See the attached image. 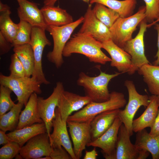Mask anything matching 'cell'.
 <instances>
[{"label": "cell", "instance_id": "30", "mask_svg": "<svg viewBox=\"0 0 159 159\" xmlns=\"http://www.w3.org/2000/svg\"><path fill=\"white\" fill-rule=\"evenodd\" d=\"M0 13V32L8 41L12 43L17 33L18 24L15 23L11 19L10 9Z\"/></svg>", "mask_w": 159, "mask_h": 159}, {"label": "cell", "instance_id": "36", "mask_svg": "<svg viewBox=\"0 0 159 159\" xmlns=\"http://www.w3.org/2000/svg\"><path fill=\"white\" fill-rule=\"evenodd\" d=\"M9 69V76L19 78L25 76V71L21 62L16 55L14 53L11 57V63Z\"/></svg>", "mask_w": 159, "mask_h": 159}, {"label": "cell", "instance_id": "44", "mask_svg": "<svg viewBox=\"0 0 159 159\" xmlns=\"http://www.w3.org/2000/svg\"><path fill=\"white\" fill-rule=\"evenodd\" d=\"M10 9V7L6 4L2 3L0 1V13L6 11Z\"/></svg>", "mask_w": 159, "mask_h": 159}, {"label": "cell", "instance_id": "32", "mask_svg": "<svg viewBox=\"0 0 159 159\" xmlns=\"http://www.w3.org/2000/svg\"><path fill=\"white\" fill-rule=\"evenodd\" d=\"M18 28L14 40L11 43L12 47L29 44L30 42L32 26L26 21L20 20L18 23Z\"/></svg>", "mask_w": 159, "mask_h": 159}, {"label": "cell", "instance_id": "45", "mask_svg": "<svg viewBox=\"0 0 159 159\" xmlns=\"http://www.w3.org/2000/svg\"><path fill=\"white\" fill-rule=\"evenodd\" d=\"M158 21H159V17H158V18L157 19H156V20H155V21H154L153 23H151V24H148V27L152 25L155 24H156V22H158Z\"/></svg>", "mask_w": 159, "mask_h": 159}, {"label": "cell", "instance_id": "19", "mask_svg": "<svg viewBox=\"0 0 159 159\" xmlns=\"http://www.w3.org/2000/svg\"><path fill=\"white\" fill-rule=\"evenodd\" d=\"M16 0L19 5L17 12L20 20L27 22L32 26L40 27L46 30L47 26L37 4L29 0Z\"/></svg>", "mask_w": 159, "mask_h": 159}, {"label": "cell", "instance_id": "8", "mask_svg": "<svg viewBox=\"0 0 159 159\" xmlns=\"http://www.w3.org/2000/svg\"><path fill=\"white\" fill-rule=\"evenodd\" d=\"M45 29L38 26H33L30 44L32 49L34 65L32 77L40 84L47 85L50 82L46 78L43 71L42 59L45 47L50 46L51 43L47 38Z\"/></svg>", "mask_w": 159, "mask_h": 159}, {"label": "cell", "instance_id": "9", "mask_svg": "<svg viewBox=\"0 0 159 159\" xmlns=\"http://www.w3.org/2000/svg\"><path fill=\"white\" fill-rule=\"evenodd\" d=\"M140 29L137 35L127 42L123 49L131 56L132 67L127 72L129 75L134 74L143 65L150 64L145 54L144 36L148 27L145 19L140 22Z\"/></svg>", "mask_w": 159, "mask_h": 159}, {"label": "cell", "instance_id": "5", "mask_svg": "<svg viewBox=\"0 0 159 159\" xmlns=\"http://www.w3.org/2000/svg\"><path fill=\"white\" fill-rule=\"evenodd\" d=\"M145 6H143L133 15L118 18L109 29L113 42L123 49L125 43L132 38V33L137 26L145 18Z\"/></svg>", "mask_w": 159, "mask_h": 159}, {"label": "cell", "instance_id": "16", "mask_svg": "<svg viewBox=\"0 0 159 159\" xmlns=\"http://www.w3.org/2000/svg\"><path fill=\"white\" fill-rule=\"evenodd\" d=\"M67 122L62 119L57 107L55 116L52 121L53 132L49 137V141L52 147L62 146L72 159H76L67 131Z\"/></svg>", "mask_w": 159, "mask_h": 159}, {"label": "cell", "instance_id": "34", "mask_svg": "<svg viewBox=\"0 0 159 159\" xmlns=\"http://www.w3.org/2000/svg\"><path fill=\"white\" fill-rule=\"evenodd\" d=\"M145 4V19L152 23L159 16V0H143Z\"/></svg>", "mask_w": 159, "mask_h": 159}, {"label": "cell", "instance_id": "15", "mask_svg": "<svg viewBox=\"0 0 159 159\" xmlns=\"http://www.w3.org/2000/svg\"><path fill=\"white\" fill-rule=\"evenodd\" d=\"M92 120L82 122L67 121L76 159L80 158L83 150L91 141L90 125Z\"/></svg>", "mask_w": 159, "mask_h": 159}, {"label": "cell", "instance_id": "14", "mask_svg": "<svg viewBox=\"0 0 159 159\" xmlns=\"http://www.w3.org/2000/svg\"><path fill=\"white\" fill-rule=\"evenodd\" d=\"M83 17L82 25L77 33L90 35L102 42L111 39L109 28L97 18L91 4H89Z\"/></svg>", "mask_w": 159, "mask_h": 159}, {"label": "cell", "instance_id": "37", "mask_svg": "<svg viewBox=\"0 0 159 159\" xmlns=\"http://www.w3.org/2000/svg\"><path fill=\"white\" fill-rule=\"evenodd\" d=\"M50 156L52 159H72V157L62 146L52 147Z\"/></svg>", "mask_w": 159, "mask_h": 159}, {"label": "cell", "instance_id": "31", "mask_svg": "<svg viewBox=\"0 0 159 159\" xmlns=\"http://www.w3.org/2000/svg\"><path fill=\"white\" fill-rule=\"evenodd\" d=\"M92 9L97 18L109 29L120 17L116 12L100 3H95Z\"/></svg>", "mask_w": 159, "mask_h": 159}, {"label": "cell", "instance_id": "22", "mask_svg": "<svg viewBox=\"0 0 159 159\" xmlns=\"http://www.w3.org/2000/svg\"><path fill=\"white\" fill-rule=\"evenodd\" d=\"M150 102L143 113L137 118L133 120L132 127L133 132H137L148 127L151 128L157 115L159 105L157 96L149 97Z\"/></svg>", "mask_w": 159, "mask_h": 159}, {"label": "cell", "instance_id": "41", "mask_svg": "<svg viewBox=\"0 0 159 159\" xmlns=\"http://www.w3.org/2000/svg\"><path fill=\"white\" fill-rule=\"evenodd\" d=\"M98 155L96 149L95 148L91 151H86L84 159H96Z\"/></svg>", "mask_w": 159, "mask_h": 159}, {"label": "cell", "instance_id": "42", "mask_svg": "<svg viewBox=\"0 0 159 159\" xmlns=\"http://www.w3.org/2000/svg\"><path fill=\"white\" fill-rule=\"evenodd\" d=\"M5 132L1 130H0V145H4L10 141Z\"/></svg>", "mask_w": 159, "mask_h": 159}, {"label": "cell", "instance_id": "39", "mask_svg": "<svg viewBox=\"0 0 159 159\" xmlns=\"http://www.w3.org/2000/svg\"><path fill=\"white\" fill-rule=\"evenodd\" d=\"M149 132L150 134L153 136H155L159 134V108L158 114Z\"/></svg>", "mask_w": 159, "mask_h": 159}, {"label": "cell", "instance_id": "10", "mask_svg": "<svg viewBox=\"0 0 159 159\" xmlns=\"http://www.w3.org/2000/svg\"><path fill=\"white\" fill-rule=\"evenodd\" d=\"M64 90L63 83L57 82L51 95L47 98L38 97L37 108L41 118L44 123L49 137L52 127L55 111L59 105L62 92Z\"/></svg>", "mask_w": 159, "mask_h": 159}, {"label": "cell", "instance_id": "4", "mask_svg": "<svg viewBox=\"0 0 159 159\" xmlns=\"http://www.w3.org/2000/svg\"><path fill=\"white\" fill-rule=\"evenodd\" d=\"M126 100L124 94L116 91L111 92L109 100L100 102H92L68 118L67 121L82 122L92 119L99 114L124 107Z\"/></svg>", "mask_w": 159, "mask_h": 159}, {"label": "cell", "instance_id": "33", "mask_svg": "<svg viewBox=\"0 0 159 159\" xmlns=\"http://www.w3.org/2000/svg\"><path fill=\"white\" fill-rule=\"evenodd\" d=\"M12 92L9 87L0 85V116L9 111L15 105L11 98Z\"/></svg>", "mask_w": 159, "mask_h": 159}, {"label": "cell", "instance_id": "12", "mask_svg": "<svg viewBox=\"0 0 159 159\" xmlns=\"http://www.w3.org/2000/svg\"><path fill=\"white\" fill-rule=\"evenodd\" d=\"M129 134L124 124L118 131L115 159H145L149 155L146 151L138 148L130 140Z\"/></svg>", "mask_w": 159, "mask_h": 159}, {"label": "cell", "instance_id": "3", "mask_svg": "<svg viewBox=\"0 0 159 159\" xmlns=\"http://www.w3.org/2000/svg\"><path fill=\"white\" fill-rule=\"evenodd\" d=\"M84 17L68 24L60 26H48L46 30L52 36L53 47L47 57L48 60L54 64L57 68H60L64 63L62 52L65 46L70 38L74 30L82 23Z\"/></svg>", "mask_w": 159, "mask_h": 159}, {"label": "cell", "instance_id": "24", "mask_svg": "<svg viewBox=\"0 0 159 159\" xmlns=\"http://www.w3.org/2000/svg\"><path fill=\"white\" fill-rule=\"evenodd\" d=\"M47 132L44 123H36L19 129H16L6 135L10 141L17 143L21 148L29 140L41 133Z\"/></svg>", "mask_w": 159, "mask_h": 159}, {"label": "cell", "instance_id": "6", "mask_svg": "<svg viewBox=\"0 0 159 159\" xmlns=\"http://www.w3.org/2000/svg\"><path fill=\"white\" fill-rule=\"evenodd\" d=\"M0 84L9 88L16 96L18 102L26 105L31 95L40 94V84L33 77L16 78L1 74Z\"/></svg>", "mask_w": 159, "mask_h": 159}, {"label": "cell", "instance_id": "28", "mask_svg": "<svg viewBox=\"0 0 159 159\" xmlns=\"http://www.w3.org/2000/svg\"><path fill=\"white\" fill-rule=\"evenodd\" d=\"M13 51L19 59L24 67L25 76L31 77L33 74L34 58L33 50L29 44L14 46Z\"/></svg>", "mask_w": 159, "mask_h": 159}, {"label": "cell", "instance_id": "38", "mask_svg": "<svg viewBox=\"0 0 159 159\" xmlns=\"http://www.w3.org/2000/svg\"><path fill=\"white\" fill-rule=\"evenodd\" d=\"M12 47L11 43L6 39L0 32V54L2 55L8 53Z\"/></svg>", "mask_w": 159, "mask_h": 159}, {"label": "cell", "instance_id": "20", "mask_svg": "<svg viewBox=\"0 0 159 159\" xmlns=\"http://www.w3.org/2000/svg\"><path fill=\"white\" fill-rule=\"evenodd\" d=\"M120 110L106 111L98 114L92 119L90 125L91 141L100 137L110 127L118 117Z\"/></svg>", "mask_w": 159, "mask_h": 159}, {"label": "cell", "instance_id": "7", "mask_svg": "<svg viewBox=\"0 0 159 159\" xmlns=\"http://www.w3.org/2000/svg\"><path fill=\"white\" fill-rule=\"evenodd\" d=\"M128 93V101L123 110H120L118 117L127 130L130 136L133 134L132 124L137 111L141 106L147 107L150 102L149 97L142 95L137 91L133 82L126 80L124 83Z\"/></svg>", "mask_w": 159, "mask_h": 159}, {"label": "cell", "instance_id": "21", "mask_svg": "<svg viewBox=\"0 0 159 159\" xmlns=\"http://www.w3.org/2000/svg\"><path fill=\"white\" fill-rule=\"evenodd\" d=\"M40 9L47 26H62L74 21L72 16L58 6L44 5Z\"/></svg>", "mask_w": 159, "mask_h": 159}, {"label": "cell", "instance_id": "29", "mask_svg": "<svg viewBox=\"0 0 159 159\" xmlns=\"http://www.w3.org/2000/svg\"><path fill=\"white\" fill-rule=\"evenodd\" d=\"M24 104L18 102L7 113L0 116V129L5 132L16 129Z\"/></svg>", "mask_w": 159, "mask_h": 159}, {"label": "cell", "instance_id": "11", "mask_svg": "<svg viewBox=\"0 0 159 159\" xmlns=\"http://www.w3.org/2000/svg\"><path fill=\"white\" fill-rule=\"evenodd\" d=\"M52 148L49 136L47 133L35 136L29 140L22 147L16 158L39 159L46 156H50Z\"/></svg>", "mask_w": 159, "mask_h": 159}, {"label": "cell", "instance_id": "18", "mask_svg": "<svg viewBox=\"0 0 159 159\" xmlns=\"http://www.w3.org/2000/svg\"><path fill=\"white\" fill-rule=\"evenodd\" d=\"M102 48L111 57L110 66L121 73H127L132 67L130 55L115 44L111 39L102 42Z\"/></svg>", "mask_w": 159, "mask_h": 159}, {"label": "cell", "instance_id": "40", "mask_svg": "<svg viewBox=\"0 0 159 159\" xmlns=\"http://www.w3.org/2000/svg\"><path fill=\"white\" fill-rule=\"evenodd\" d=\"M155 28L157 30L158 33L157 47L158 51L155 56L157 59L154 62L153 65H159V24H155Z\"/></svg>", "mask_w": 159, "mask_h": 159}, {"label": "cell", "instance_id": "23", "mask_svg": "<svg viewBox=\"0 0 159 159\" xmlns=\"http://www.w3.org/2000/svg\"><path fill=\"white\" fill-rule=\"evenodd\" d=\"M37 94L34 93L30 96L24 109L20 114L16 129H19L36 123L44 122L37 108Z\"/></svg>", "mask_w": 159, "mask_h": 159}, {"label": "cell", "instance_id": "25", "mask_svg": "<svg viewBox=\"0 0 159 159\" xmlns=\"http://www.w3.org/2000/svg\"><path fill=\"white\" fill-rule=\"evenodd\" d=\"M135 145L139 149L150 153L153 159H159V134L153 136L144 129L137 132Z\"/></svg>", "mask_w": 159, "mask_h": 159}, {"label": "cell", "instance_id": "43", "mask_svg": "<svg viewBox=\"0 0 159 159\" xmlns=\"http://www.w3.org/2000/svg\"><path fill=\"white\" fill-rule=\"evenodd\" d=\"M58 0H44L43 4L45 6H54L55 3ZM83 1L87 3L90 4L91 0H82Z\"/></svg>", "mask_w": 159, "mask_h": 159}, {"label": "cell", "instance_id": "1", "mask_svg": "<svg viewBox=\"0 0 159 159\" xmlns=\"http://www.w3.org/2000/svg\"><path fill=\"white\" fill-rule=\"evenodd\" d=\"M102 43L90 35L77 33L73 35L66 44L62 52L63 57H68L72 54H83L89 61L94 63L105 64L111 59L101 50Z\"/></svg>", "mask_w": 159, "mask_h": 159}, {"label": "cell", "instance_id": "35", "mask_svg": "<svg viewBox=\"0 0 159 159\" xmlns=\"http://www.w3.org/2000/svg\"><path fill=\"white\" fill-rule=\"evenodd\" d=\"M21 147L16 142L10 141L0 149V159H12L19 153Z\"/></svg>", "mask_w": 159, "mask_h": 159}, {"label": "cell", "instance_id": "17", "mask_svg": "<svg viewBox=\"0 0 159 159\" xmlns=\"http://www.w3.org/2000/svg\"><path fill=\"white\" fill-rule=\"evenodd\" d=\"M92 102L87 96H80L64 90L61 94L57 108L62 119L67 122L68 117L73 112L80 110Z\"/></svg>", "mask_w": 159, "mask_h": 159}, {"label": "cell", "instance_id": "13", "mask_svg": "<svg viewBox=\"0 0 159 159\" xmlns=\"http://www.w3.org/2000/svg\"><path fill=\"white\" fill-rule=\"evenodd\" d=\"M122 123L117 117L110 127L104 133L96 140L91 141L87 146L101 148L103 155L106 159H115L118 131Z\"/></svg>", "mask_w": 159, "mask_h": 159}, {"label": "cell", "instance_id": "47", "mask_svg": "<svg viewBox=\"0 0 159 159\" xmlns=\"http://www.w3.org/2000/svg\"></svg>", "mask_w": 159, "mask_h": 159}, {"label": "cell", "instance_id": "46", "mask_svg": "<svg viewBox=\"0 0 159 159\" xmlns=\"http://www.w3.org/2000/svg\"><path fill=\"white\" fill-rule=\"evenodd\" d=\"M157 96V100L158 101V103L159 105V96Z\"/></svg>", "mask_w": 159, "mask_h": 159}, {"label": "cell", "instance_id": "2", "mask_svg": "<svg viewBox=\"0 0 159 159\" xmlns=\"http://www.w3.org/2000/svg\"><path fill=\"white\" fill-rule=\"evenodd\" d=\"M121 73L116 72L110 74L100 70L97 76L90 77L82 72L79 74L77 84L83 88L85 95L90 98L92 102H103L110 98V93L108 87L109 82Z\"/></svg>", "mask_w": 159, "mask_h": 159}, {"label": "cell", "instance_id": "27", "mask_svg": "<svg viewBox=\"0 0 159 159\" xmlns=\"http://www.w3.org/2000/svg\"><path fill=\"white\" fill-rule=\"evenodd\" d=\"M101 4L116 12L120 16L125 18L132 15L136 5V0H91L90 4Z\"/></svg>", "mask_w": 159, "mask_h": 159}, {"label": "cell", "instance_id": "26", "mask_svg": "<svg viewBox=\"0 0 159 159\" xmlns=\"http://www.w3.org/2000/svg\"><path fill=\"white\" fill-rule=\"evenodd\" d=\"M143 76L150 92L153 95L159 96V65L145 64L137 71Z\"/></svg>", "mask_w": 159, "mask_h": 159}]
</instances>
